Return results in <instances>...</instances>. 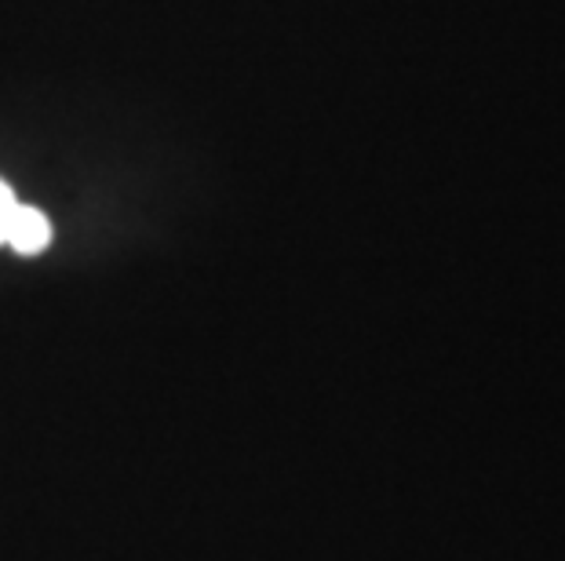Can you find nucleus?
Here are the masks:
<instances>
[{
	"label": "nucleus",
	"mask_w": 565,
	"mask_h": 561,
	"mask_svg": "<svg viewBox=\"0 0 565 561\" xmlns=\"http://www.w3.org/2000/svg\"><path fill=\"white\" fill-rule=\"evenodd\" d=\"M47 241H52V223L44 219V212L30 205H15L4 230V245H11L22 256H38L47 248Z\"/></svg>",
	"instance_id": "obj_1"
},
{
	"label": "nucleus",
	"mask_w": 565,
	"mask_h": 561,
	"mask_svg": "<svg viewBox=\"0 0 565 561\" xmlns=\"http://www.w3.org/2000/svg\"><path fill=\"white\" fill-rule=\"evenodd\" d=\"M15 194L8 190V183L0 179V245H4V230H8V219H11V212H15Z\"/></svg>",
	"instance_id": "obj_2"
}]
</instances>
